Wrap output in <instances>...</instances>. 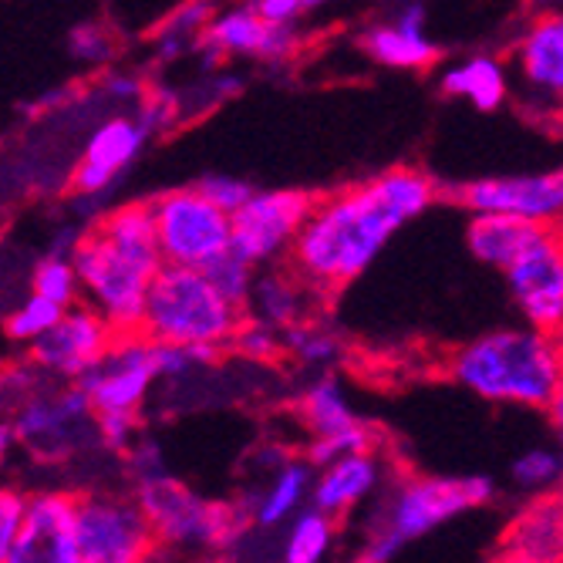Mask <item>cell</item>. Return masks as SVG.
<instances>
[{"label":"cell","instance_id":"cell-1","mask_svg":"<svg viewBox=\"0 0 563 563\" xmlns=\"http://www.w3.org/2000/svg\"><path fill=\"white\" fill-rule=\"evenodd\" d=\"M435 196L439 189L426 173L395 166L368 183L314 199L287 261L318 294H334L362 277L388 240L419 220Z\"/></svg>","mask_w":563,"mask_h":563},{"label":"cell","instance_id":"cell-2","mask_svg":"<svg viewBox=\"0 0 563 563\" xmlns=\"http://www.w3.org/2000/svg\"><path fill=\"white\" fill-rule=\"evenodd\" d=\"M449 375L483 401L540 408L563 388L560 341L537 328H496L449 357Z\"/></svg>","mask_w":563,"mask_h":563},{"label":"cell","instance_id":"cell-3","mask_svg":"<svg viewBox=\"0 0 563 563\" xmlns=\"http://www.w3.org/2000/svg\"><path fill=\"white\" fill-rule=\"evenodd\" d=\"M496 496L489 476H405L378 503L368 523L362 560H395L408 543H416L455 517L486 506Z\"/></svg>","mask_w":563,"mask_h":563},{"label":"cell","instance_id":"cell-4","mask_svg":"<svg viewBox=\"0 0 563 563\" xmlns=\"http://www.w3.org/2000/svg\"><path fill=\"white\" fill-rule=\"evenodd\" d=\"M246 321V311L233 303L207 271L166 264L152 280L142 334L163 344H217L230 347L233 334Z\"/></svg>","mask_w":563,"mask_h":563},{"label":"cell","instance_id":"cell-5","mask_svg":"<svg viewBox=\"0 0 563 563\" xmlns=\"http://www.w3.org/2000/svg\"><path fill=\"white\" fill-rule=\"evenodd\" d=\"M71 261L81 280L85 303H91L98 314H106L119 328V334L139 331L152 280L166 264L135 257V253L115 246L98 227L81 233L71 250Z\"/></svg>","mask_w":563,"mask_h":563},{"label":"cell","instance_id":"cell-6","mask_svg":"<svg viewBox=\"0 0 563 563\" xmlns=\"http://www.w3.org/2000/svg\"><path fill=\"white\" fill-rule=\"evenodd\" d=\"M135 499L152 520L159 547L176 550H223L233 547L246 527H253L250 514H236V509L202 499L189 486H183L173 476H156L135 483Z\"/></svg>","mask_w":563,"mask_h":563},{"label":"cell","instance_id":"cell-7","mask_svg":"<svg viewBox=\"0 0 563 563\" xmlns=\"http://www.w3.org/2000/svg\"><path fill=\"white\" fill-rule=\"evenodd\" d=\"M152 202L166 264L207 271L217 257L233 250V213L213 202L199 186L169 189Z\"/></svg>","mask_w":563,"mask_h":563},{"label":"cell","instance_id":"cell-8","mask_svg":"<svg viewBox=\"0 0 563 563\" xmlns=\"http://www.w3.org/2000/svg\"><path fill=\"white\" fill-rule=\"evenodd\" d=\"M14 439L37 459L62 463L75 455L88 435L98 439L95 408L78 382L58 385V388H34L24 395L14 408Z\"/></svg>","mask_w":563,"mask_h":563},{"label":"cell","instance_id":"cell-9","mask_svg":"<svg viewBox=\"0 0 563 563\" xmlns=\"http://www.w3.org/2000/svg\"><path fill=\"white\" fill-rule=\"evenodd\" d=\"M314 210V199L297 189H257L233 213V250L253 267H271L290 250Z\"/></svg>","mask_w":563,"mask_h":563},{"label":"cell","instance_id":"cell-10","mask_svg":"<svg viewBox=\"0 0 563 563\" xmlns=\"http://www.w3.org/2000/svg\"><path fill=\"white\" fill-rule=\"evenodd\" d=\"M509 300L520 318L553 338L563 334V227H543L540 236L503 271Z\"/></svg>","mask_w":563,"mask_h":563},{"label":"cell","instance_id":"cell-11","mask_svg":"<svg viewBox=\"0 0 563 563\" xmlns=\"http://www.w3.org/2000/svg\"><path fill=\"white\" fill-rule=\"evenodd\" d=\"M81 563H139L159 547L139 499L81 496L78 503Z\"/></svg>","mask_w":563,"mask_h":563},{"label":"cell","instance_id":"cell-12","mask_svg":"<svg viewBox=\"0 0 563 563\" xmlns=\"http://www.w3.org/2000/svg\"><path fill=\"white\" fill-rule=\"evenodd\" d=\"M156 382V354L142 331L119 334L115 344L98 357V365L78 378L95 412H139Z\"/></svg>","mask_w":563,"mask_h":563},{"label":"cell","instance_id":"cell-13","mask_svg":"<svg viewBox=\"0 0 563 563\" xmlns=\"http://www.w3.org/2000/svg\"><path fill=\"white\" fill-rule=\"evenodd\" d=\"M115 338L119 328L81 300L68 307L44 338L27 344V362H34L47 378L78 382L88 368L98 365V357L115 344Z\"/></svg>","mask_w":563,"mask_h":563},{"label":"cell","instance_id":"cell-14","mask_svg":"<svg viewBox=\"0 0 563 563\" xmlns=\"http://www.w3.org/2000/svg\"><path fill=\"white\" fill-rule=\"evenodd\" d=\"M455 202L470 213H514L540 227H563V169L473 179L455 189Z\"/></svg>","mask_w":563,"mask_h":563},{"label":"cell","instance_id":"cell-15","mask_svg":"<svg viewBox=\"0 0 563 563\" xmlns=\"http://www.w3.org/2000/svg\"><path fill=\"white\" fill-rule=\"evenodd\" d=\"M78 496L37 493L14 543L0 553L4 563H81L78 547Z\"/></svg>","mask_w":563,"mask_h":563},{"label":"cell","instance_id":"cell-16","mask_svg":"<svg viewBox=\"0 0 563 563\" xmlns=\"http://www.w3.org/2000/svg\"><path fill=\"white\" fill-rule=\"evenodd\" d=\"M148 129L139 122V115H112L91 129L81 159L71 173L75 199H101L139 159V152L148 142Z\"/></svg>","mask_w":563,"mask_h":563},{"label":"cell","instance_id":"cell-17","mask_svg":"<svg viewBox=\"0 0 563 563\" xmlns=\"http://www.w3.org/2000/svg\"><path fill=\"white\" fill-rule=\"evenodd\" d=\"M199 41L207 44V51L217 58L246 55V58L284 62L294 55V47H297L294 27L267 21L257 8L250 4V0H243V4H236V8L217 11Z\"/></svg>","mask_w":563,"mask_h":563},{"label":"cell","instance_id":"cell-18","mask_svg":"<svg viewBox=\"0 0 563 563\" xmlns=\"http://www.w3.org/2000/svg\"><path fill=\"white\" fill-rule=\"evenodd\" d=\"M503 556L523 563L563 560V489H550L530 499L503 537Z\"/></svg>","mask_w":563,"mask_h":563},{"label":"cell","instance_id":"cell-19","mask_svg":"<svg viewBox=\"0 0 563 563\" xmlns=\"http://www.w3.org/2000/svg\"><path fill=\"white\" fill-rule=\"evenodd\" d=\"M382 459L365 449V452H351L344 459H334V463L321 466L314 476V489H311V503L324 514H331L334 520L347 517L354 506H362L365 499H372L382 489Z\"/></svg>","mask_w":563,"mask_h":563},{"label":"cell","instance_id":"cell-20","mask_svg":"<svg viewBox=\"0 0 563 563\" xmlns=\"http://www.w3.org/2000/svg\"><path fill=\"white\" fill-rule=\"evenodd\" d=\"M426 21L422 4H408L395 21L365 31V51L385 68H429L439 58V47L426 34Z\"/></svg>","mask_w":563,"mask_h":563},{"label":"cell","instance_id":"cell-21","mask_svg":"<svg viewBox=\"0 0 563 563\" xmlns=\"http://www.w3.org/2000/svg\"><path fill=\"white\" fill-rule=\"evenodd\" d=\"M314 297H321L311 284H307L294 267H264V274H257L246 300V318H257L267 321L280 331H287L290 324L303 321V318H314L311 307Z\"/></svg>","mask_w":563,"mask_h":563},{"label":"cell","instance_id":"cell-22","mask_svg":"<svg viewBox=\"0 0 563 563\" xmlns=\"http://www.w3.org/2000/svg\"><path fill=\"white\" fill-rule=\"evenodd\" d=\"M517 68L530 95L563 101V14L533 21L517 47Z\"/></svg>","mask_w":563,"mask_h":563},{"label":"cell","instance_id":"cell-23","mask_svg":"<svg viewBox=\"0 0 563 563\" xmlns=\"http://www.w3.org/2000/svg\"><path fill=\"white\" fill-rule=\"evenodd\" d=\"M311 489H314L311 459H287V463H280V470L267 479V486L246 503V514L253 527L277 530L300 514L303 503H311Z\"/></svg>","mask_w":563,"mask_h":563},{"label":"cell","instance_id":"cell-24","mask_svg":"<svg viewBox=\"0 0 563 563\" xmlns=\"http://www.w3.org/2000/svg\"><path fill=\"white\" fill-rule=\"evenodd\" d=\"M540 223L514 213H473L466 227V243L479 264L503 274L540 236Z\"/></svg>","mask_w":563,"mask_h":563},{"label":"cell","instance_id":"cell-25","mask_svg":"<svg viewBox=\"0 0 563 563\" xmlns=\"http://www.w3.org/2000/svg\"><path fill=\"white\" fill-rule=\"evenodd\" d=\"M297 416L307 426V432H311V439H324V435L347 432L354 426H362V419H357L344 385L328 372H321L311 385L300 391Z\"/></svg>","mask_w":563,"mask_h":563},{"label":"cell","instance_id":"cell-26","mask_svg":"<svg viewBox=\"0 0 563 563\" xmlns=\"http://www.w3.org/2000/svg\"><path fill=\"white\" fill-rule=\"evenodd\" d=\"M442 91L466 98L479 112H496L509 95V78L493 55H473L442 71Z\"/></svg>","mask_w":563,"mask_h":563},{"label":"cell","instance_id":"cell-27","mask_svg":"<svg viewBox=\"0 0 563 563\" xmlns=\"http://www.w3.org/2000/svg\"><path fill=\"white\" fill-rule=\"evenodd\" d=\"M334 537H338V520L311 503L290 520V527L284 533L280 556L287 563H321L331 553Z\"/></svg>","mask_w":563,"mask_h":563},{"label":"cell","instance_id":"cell-28","mask_svg":"<svg viewBox=\"0 0 563 563\" xmlns=\"http://www.w3.org/2000/svg\"><path fill=\"white\" fill-rule=\"evenodd\" d=\"M287 341V357L300 368H314V372H328L331 365H338L344 357V341L338 331H331L328 324L303 318L297 324H290L284 331Z\"/></svg>","mask_w":563,"mask_h":563},{"label":"cell","instance_id":"cell-29","mask_svg":"<svg viewBox=\"0 0 563 563\" xmlns=\"http://www.w3.org/2000/svg\"><path fill=\"white\" fill-rule=\"evenodd\" d=\"M31 290L55 300L62 307H75L81 303V280H78V271H75V261L68 253H55L47 250V257H41L31 271Z\"/></svg>","mask_w":563,"mask_h":563},{"label":"cell","instance_id":"cell-30","mask_svg":"<svg viewBox=\"0 0 563 563\" xmlns=\"http://www.w3.org/2000/svg\"><path fill=\"white\" fill-rule=\"evenodd\" d=\"M514 483L527 493V496H540V493H550V489H560L563 486V455L560 449H527L514 470H509Z\"/></svg>","mask_w":563,"mask_h":563},{"label":"cell","instance_id":"cell-31","mask_svg":"<svg viewBox=\"0 0 563 563\" xmlns=\"http://www.w3.org/2000/svg\"><path fill=\"white\" fill-rule=\"evenodd\" d=\"M230 351L236 357H243V362H253V365H274V362H280V357H287V341H284L280 328L257 321V318H246L240 324V331L233 334Z\"/></svg>","mask_w":563,"mask_h":563},{"label":"cell","instance_id":"cell-32","mask_svg":"<svg viewBox=\"0 0 563 563\" xmlns=\"http://www.w3.org/2000/svg\"><path fill=\"white\" fill-rule=\"evenodd\" d=\"M65 311H68V307H62V303L31 290V297L24 303H18L14 311L8 314V338L14 344H34L37 338H44L51 328L62 321Z\"/></svg>","mask_w":563,"mask_h":563},{"label":"cell","instance_id":"cell-33","mask_svg":"<svg viewBox=\"0 0 563 563\" xmlns=\"http://www.w3.org/2000/svg\"><path fill=\"white\" fill-rule=\"evenodd\" d=\"M210 280L246 311V300H250V290H253V280H257V267H253L246 257H240L236 250H227L223 257H217L210 267H207Z\"/></svg>","mask_w":563,"mask_h":563},{"label":"cell","instance_id":"cell-34","mask_svg":"<svg viewBox=\"0 0 563 563\" xmlns=\"http://www.w3.org/2000/svg\"><path fill=\"white\" fill-rule=\"evenodd\" d=\"M68 51L71 58L88 65V68H98V65H109L115 58V37L109 34L106 24L98 21H88V24H78L68 37Z\"/></svg>","mask_w":563,"mask_h":563},{"label":"cell","instance_id":"cell-35","mask_svg":"<svg viewBox=\"0 0 563 563\" xmlns=\"http://www.w3.org/2000/svg\"><path fill=\"white\" fill-rule=\"evenodd\" d=\"M372 432L365 426H354L347 432H334V435H324V439H311V445H307V459L321 470L328 463H334V459H344L351 452H365L372 449Z\"/></svg>","mask_w":563,"mask_h":563},{"label":"cell","instance_id":"cell-36","mask_svg":"<svg viewBox=\"0 0 563 563\" xmlns=\"http://www.w3.org/2000/svg\"><path fill=\"white\" fill-rule=\"evenodd\" d=\"M98 442L112 452H129L139 442V412H95Z\"/></svg>","mask_w":563,"mask_h":563},{"label":"cell","instance_id":"cell-37","mask_svg":"<svg viewBox=\"0 0 563 563\" xmlns=\"http://www.w3.org/2000/svg\"><path fill=\"white\" fill-rule=\"evenodd\" d=\"M199 189L207 192L213 202H220V207L227 210V213H236L243 202L257 192L250 183H243V179H236V176H223V173H213V176H202L199 179Z\"/></svg>","mask_w":563,"mask_h":563},{"label":"cell","instance_id":"cell-38","mask_svg":"<svg viewBox=\"0 0 563 563\" xmlns=\"http://www.w3.org/2000/svg\"><path fill=\"white\" fill-rule=\"evenodd\" d=\"M27 503H31V496H24L18 489L0 493V553H4L14 543V537L21 533L24 517H27Z\"/></svg>","mask_w":563,"mask_h":563},{"label":"cell","instance_id":"cell-39","mask_svg":"<svg viewBox=\"0 0 563 563\" xmlns=\"http://www.w3.org/2000/svg\"><path fill=\"white\" fill-rule=\"evenodd\" d=\"M253 8H257L267 21L274 24H294L300 14L314 11V8H324L328 0H250Z\"/></svg>","mask_w":563,"mask_h":563},{"label":"cell","instance_id":"cell-40","mask_svg":"<svg viewBox=\"0 0 563 563\" xmlns=\"http://www.w3.org/2000/svg\"><path fill=\"white\" fill-rule=\"evenodd\" d=\"M129 466H132L135 483H142V479H156V476L166 473V470H163V452H159L156 442H135V445L129 449Z\"/></svg>","mask_w":563,"mask_h":563},{"label":"cell","instance_id":"cell-41","mask_svg":"<svg viewBox=\"0 0 563 563\" xmlns=\"http://www.w3.org/2000/svg\"><path fill=\"white\" fill-rule=\"evenodd\" d=\"M106 95L112 98V101H142V85H139V78H132V75H109L106 78Z\"/></svg>","mask_w":563,"mask_h":563},{"label":"cell","instance_id":"cell-42","mask_svg":"<svg viewBox=\"0 0 563 563\" xmlns=\"http://www.w3.org/2000/svg\"><path fill=\"white\" fill-rule=\"evenodd\" d=\"M547 419H550V429H553V439H556V449L563 455V388L553 395V401L547 405Z\"/></svg>","mask_w":563,"mask_h":563},{"label":"cell","instance_id":"cell-43","mask_svg":"<svg viewBox=\"0 0 563 563\" xmlns=\"http://www.w3.org/2000/svg\"><path fill=\"white\" fill-rule=\"evenodd\" d=\"M556 341H560V362H563V334H560Z\"/></svg>","mask_w":563,"mask_h":563}]
</instances>
